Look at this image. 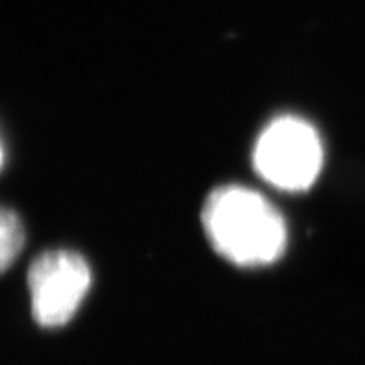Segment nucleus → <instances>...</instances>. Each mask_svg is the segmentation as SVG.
I'll list each match as a JSON object with an SVG mask.
<instances>
[{
	"mask_svg": "<svg viewBox=\"0 0 365 365\" xmlns=\"http://www.w3.org/2000/svg\"><path fill=\"white\" fill-rule=\"evenodd\" d=\"M91 287L88 262L73 250H46L28 269V292L36 323L58 329L69 323Z\"/></svg>",
	"mask_w": 365,
	"mask_h": 365,
	"instance_id": "3",
	"label": "nucleus"
},
{
	"mask_svg": "<svg viewBox=\"0 0 365 365\" xmlns=\"http://www.w3.org/2000/svg\"><path fill=\"white\" fill-rule=\"evenodd\" d=\"M323 143L306 119L280 115L262 130L252 165L262 180L282 191H306L323 169Z\"/></svg>",
	"mask_w": 365,
	"mask_h": 365,
	"instance_id": "2",
	"label": "nucleus"
},
{
	"mask_svg": "<svg viewBox=\"0 0 365 365\" xmlns=\"http://www.w3.org/2000/svg\"><path fill=\"white\" fill-rule=\"evenodd\" d=\"M24 245V227L17 213L0 206V273H4L21 255Z\"/></svg>",
	"mask_w": 365,
	"mask_h": 365,
	"instance_id": "4",
	"label": "nucleus"
},
{
	"mask_svg": "<svg viewBox=\"0 0 365 365\" xmlns=\"http://www.w3.org/2000/svg\"><path fill=\"white\" fill-rule=\"evenodd\" d=\"M4 165V148H2V143H0V169Z\"/></svg>",
	"mask_w": 365,
	"mask_h": 365,
	"instance_id": "5",
	"label": "nucleus"
},
{
	"mask_svg": "<svg viewBox=\"0 0 365 365\" xmlns=\"http://www.w3.org/2000/svg\"><path fill=\"white\" fill-rule=\"evenodd\" d=\"M202 227L213 250L237 267L271 265L286 252L282 213L245 185L215 187L204 200Z\"/></svg>",
	"mask_w": 365,
	"mask_h": 365,
	"instance_id": "1",
	"label": "nucleus"
}]
</instances>
